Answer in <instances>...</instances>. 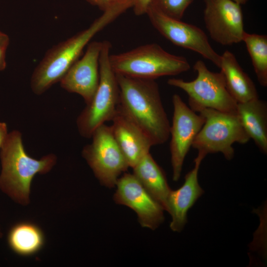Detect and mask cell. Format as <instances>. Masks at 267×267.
Masks as SVG:
<instances>
[{"mask_svg":"<svg viewBox=\"0 0 267 267\" xmlns=\"http://www.w3.org/2000/svg\"><path fill=\"white\" fill-rule=\"evenodd\" d=\"M133 6L132 0H119L104 11L87 29L49 49L35 68L30 79L32 91L37 95L45 92L60 82L82 54L92 38Z\"/></svg>","mask_w":267,"mask_h":267,"instance_id":"6da1fadb","label":"cell"},{"mask_svg":"<svg viewBox=\"0 0 267 267\" xmlns=\"http://www.w3.org/2000/svg\"><path fill=\"white\" fill-rule=\"evenodd\" d=\"M118 108L149 138L153 145L162 144L170 136V124L155 80L119 74Z\"/></svg>","mask_w":267,"mask_h":267,"instance_id":"7a4b0ae2","label":"cell"},{"mask_svg":"<svg viewBox=\"0 0 267 267\" xmlns=\"http://www.w3.org/2000/svg\"><path fill=\"white\" fill-rule=\"evenodd\" d=\"M0 149V189L14 201L27 205L30 202L33 178L37 174L49 172L56 164L57 157L53 154L39 160L29 156L18 130L8 133Z\"/></svg>","mask_w":267,"mask_h":267,"instance_id":"3957f363","label":"cell"},{"mask_svg":"<svg viewBox=\"0 0 267 267\" xmlns=\"http://www.w3.org/2000/svg\"><path fill=\"white\" fill-rule=\"evenodd\" d=\"M109 59L116 74L142 79L155 80L162 76L177 75L190 68L186 58L169 53L157 44L110 54Z\"/></svg>","mask_w":267,"mask_h":267,"instance_id":"277c9868","label":"cell"},{"mask_svg":"<svg viewBox=\"0 0 267 267\" xmlns=\"http://www.w3.org/2000/svg\"><path fill=\"white\" fill-rule=\"evenodd\" d=\"M111 48L110 42H102L98 86L92 99L77 119L78 132L85 138H91L94 130L106 122L111 121L117 110L119 88L116 74L110 62Z\"/></svg>","mask_w":267,"mask_h":267,"instance_id":"5b68a950","label":"cell"},{"mask_svg":"<svg viewBox=\"0 0 267 267\" xmlns=\"http://www.w3.org/2000/svg\"><path fill=\"white\" fill-rule=\"evenodd\" d=\"M193 69L197 73L194 80L172 78L167 83L185 91L188 96L189 107L197 113L210 108L237 113V102L229 91L222 73L210 71L201 60L195 62Z\"/></svg>","mask_w":267,"mask_h":267,"instance_id":"8992f818","label":"cell"},{"mask_svg":"<svg viewBox=\"0 0 267 267\" xmlns=\"http://www.w3.org/2000/svg\"><path fill=\"white\" fill-rule=\"evenodd\" d=\"M198 113L205 118L202 128L192 147L206 157L208 154L222 153L230 160L234 155V143H246L250 139L243 128L237 113L223 112L204 108Z\"/></svg>","mask_w":267,"mask_h":267,"instance_id":"52a82bcc","label":"cell"},{"mask_svg":"<svg viewBox=\"0 0 267 267\" xmlns=\"http://www.w3.org/2000/svg\"><path fill=\"white\" fill-rule=\"evenodd\" d=\"M91 142L85 145L82 154L101 184L116 185L120 175L129 166L118 145L110 126L105 124L97 128L91 135Z\"/></svg>","mask_w":267,"mask_h":267,"instance_id":"ba28073f","label":"cell"},{"mask_svg":"<svg viewBox=\"0 0 267 267\" xmlns=\"http://www.w3.org/2000/svg\"><path fill=\"white\" fill-rule=\"evenodd\" d=\"M153 26L174 44L192 50L220 68L221 56L211 46L200 28L164 14L150 4L146 13Z\"/></svg>","mask_w":267,"mask_h":267,"instance_id":"9c48e42d","label":"cell"},{"mask_svg":"<svg viewBox=\"0 0 267 267\" xmlns=\"http://www.w3.org/2000/svg\"><path fill=\"white\" fill-rule=\"evenodd\" d=\"M174 111L170 135L173 180L180 178L185 158L205 122L204 117L192 110L178 94L172 97Z\"/></svg>","mask_w":267,"mask_h":267,"instance_id":"30bf717a","label":"cell"},{"mask_svg":"<svg viewBox=\"0 0 267 267\" xmlns=\"http://www.w3.org/2000/svg\"><path fill=\"white\" fill-rule=\"evenodd\" d=\"M204 20L211 39L222 45L242 42L244 32L241 5L231 0H204Z\"/></svg>","mask_w":267,"mask_h":267,"instance_id":"8fae6325","label":"cell"},{"mask_svg":"<svg viewBox=\"0 0 267 267\" xmlns=\"http://www.w3.org/2000/svg\"><path fill=\"white\" fill-rule=\"evenodd\" d=\"M114 200L134 210L142 227L156 229L164 221V209L133 174L125 173L117 180Z\"/></svg>","mask_w":267,"mask_h":267,"instance_id":"7c38bea8","label":"cell"},{"mask_svg":"<svg viewBox=\"0 0 267 267\" xmlns=\"http://www.w3.org/2000/svg\"><path fill=\"white\" fill-rule=\"evenodd\" d=\"M102 42L93 41L86 51L69 68L60 81L62 88L81 95L86 104L92 99L99 82V57Z\"/></svg>","mask_w":267,"mask_h":267,"instance_id":"4fadbf2b","label":"cell"},{"mask_svg":"<svg viewBox=\"0 0 267 267\" xmlns=\"http://www.w3.org/2000/svg\"><path fill=\"white\" fill-rule=\"evenodd\" d=\"M205 157L198 154L194 167L184 177L182 185L176 190H171L168 196L165 210L171 216L170 227L173 231L180 232L187 221L188 211L204 191L198 181V172Z\"/></svg>","mask_w":267,"mask_h":267,"instance_id":"5bb4252c","label":"cell"},{"mask_svg":"<svg viewBox=\"0 0 267 267\" xmlns=\"http://www.w3.org/2000/svg\"><path fill=\"white\" fill-rule=\"evenodd\" d=\"M110 126L114 138L129 167L133 168L153 146L145 134L119 108Z\"/></svg>","mask_w":267,"mask_h":267,"instance_id":"9a60e30c","label":"cell"},{"mask_svg":"<svg viewBox=\"0 0 267 267\" xmlns=\"http://www.w3.org/2000/svg\"><path fill=\"white\" fill-rule=\"evenodd\" d=\"M237 114L250 139L260 150L267 153V104L266 101L255 98L237 103Z\"/></svg>","mask_w":267,"mask_h":267,"instance_id":"2e32d148","label":"cell"},{"mask_svg":"<svg viewBox=\"0 0 267 267\" xmlns=\"http://www.w3.org/2000/svg\"><path fill=\"white\" fill-rule=\"evenodd\" d=\"M221 56V71L229 91L236 102H245L258 98L254 82L243 71L234 54L225 50Z\"/></svg>","mask_w":267,"mask_h":267,"instance_id":"e0dca14e","label":"cell"},{"mask_svg":"<svg viewBox=\"0 0 267 267\" xmlns=\"http://www.w3.org/2000/svg\"><path fill=\"white\" fill-rule=\"evenodd\" d=\"M133 169V174L165 210L167 199L171 189L165 173L150 152L146 154Z\"/></svg>","mask_w":267,"mask_h":267,"instance_id":"ac0fdd59","label":"cell"},{"mask_svg":"<svg viewBox=\"0 0 267 267\" xmlns=\"http://www.w3.org/2000/svg\"><path fill=\"white\" fill-rule=\"evenodd\" d=\"M44 236L36 225L27 222L17 223L8 233L10 248L17 254L30 256L39 251L44 244Z\"/></svg>","mask_w":267,"mask_h":267,"instance_id":"d6986e66","label":"cell"},{"mask_svg":"<svg viewBox=\"0 0 267 267\" xmlns=\"http://www.w3.org/2000/svg\"><path fill=\"white\" fill-rule=\"evenodd\" d=\"M251 57L257 80L262 86H267V36L246 32L242 38Z\"/></svg>","mask_w":267,"mask_h":267,"instance_id":"ffe728a7","label":"cell"},{"mask_svg":"<svg viewBox=\"0 0 267 267\" xmlns=\"http://www.w3.org/2000/svg\"><path fill=\"white\" fill-rule=\"evenodd\" d=\"M193 0H153L151 3L164 14L181 20L187 8Z\"/></svg>","mask_w":267,"mask_h":267,"instance_id":"44dd1931","label":"cell"},{"mask_svg":"<svg viewBox=\"0 0 267 267\" xmlns=\"http://www.w3.org/2000/svg\"><path fill=\"white\" fill-rule=\"evenodd\" d=\"M9 44L8 36L0 31V71L6 67V52Z\"/></svg>","mask_w":267,"mask_h":267,"instance_id":"7402d4cb","label":"cell"},{"mask_svg":"<svg viewBox=\"0 0 267 267\" xmlns=\"http://www.w3.org/2000/svg\"><path fill=\"white\" fill-rule=\"evenodd\" d=\"M153 0H133V7L134 14L137 16L146 13L148 8Z\"/></svg>","mask_w":267,"mask_h":267,"instance_id":"603a6c76","label":"cell"},{"mask_svg":"<svg viewBox=\"0 0 267 267\" xmlns=\"http://www.w3.org/2000/svg\"><path fill=\"white\" fill-rule=\"evenodd\" d=\"M91 4L97 6L103 11L119 0H86Z\"/></svg>","mask_w":267,"mask_h":267,"instance_id":"cb8c5ba5","label":"cell"},{"mask_svg":"<svg viewBox=\"0 0 267 267\" xmlns=\"http://www.w3.org/2000/svg\"><path fill=\"white\" fill-rule=\"evenodd\" d=\"M7 126L5 122H0V148L8 134Z\"/></svg>","mask_w":267,"mask_h":267,"instance_id":"d4e9b609","label":"cell"},{"mask_svg":"<svg viewBox=\"0 0 267 267\" xmlns=\"http://www.w3.org/2000/svg\"><path fill=\"white\" fill-rule=\"evenodd\" d=\"M231 0L241 5L242 4H245L248 0Z\"/></svg>","mask_w":267,"mask_h":267,"instance_id":"484cf974","label":"cell"},{"mask_svg":"<svg viewBox=\"0 0 267 267\" xmlns=\"http://www.w3.org/2000/svg\"><path fill=\"white\" fill-rule=\"evenodd\" d=\"M2 233L1 231V229L0 228V238H1L2 237Z\"/></svg>","mask_w":267,"mask_h":267,"instance_id":"4316f807","label":"cell"}]
</instances>
